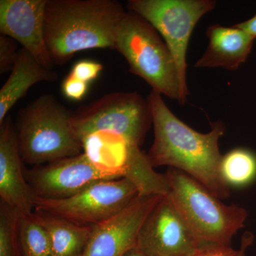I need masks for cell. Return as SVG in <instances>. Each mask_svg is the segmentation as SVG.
<instances>
[{
  "instance_id": "6da1fadb",
  "label": "cell",
  "mask_w": 256,
  "mask_h": 256,
  "mask_svg": "<svg viewBox=\"0 0 256 256\" xmlns=\"http://www.w3.org/2000/svg\"><path fill=\"white\" fill-rule=\"evenodd\" d=\"M150 105L154 139L148 156L153 168L169 166L195 178L218 198H228L230 188L220 172L218 141L225 132L220 121L201 133L185 124L168 107L159 92L152 90Z\"/></svg>"
},
{
  "instance_id": "7a4b0ae2",
  "label": "cell",
  "mask_w": 256,
  "mask_h": 256,
  "mask_svg": "<svg viewBox=\"0 0 256 256\" xmlns=\"http://www.w3.org/2000/svg\"><path fill=\"white\" fill-rule=\"evenodd\" d=\"M126 12L114 0H47L44 38L52 63L64 65L80 50H114Z\"/></svg>"
},
{
  "instance_id": "3957f363",
  "label": "cell",
  "mask_w": 256,
  "mask_h": 256,
  "mask_svg": "<svg viewBox=\"0 0 256 256\" xmlns=\"http://www.w3.org/2000/svg\"><path fill=\"white\" fill-rule=\"evenodd\" d=\"M72 114L50 94L18 110L14 126L23 162L38 166L82 154V143L70 127Z\"/></svg>"
},
{
  "instance_id": "277c9868",
  "label": "cell",
  "mask_w": 256,
  "mask_h": 256,
  "mask_svg": "<svg viewBox=\"0 0 256 256\" xmlns=\"http://www.w3.org/2000/svg\"><path fill=\"white\" fill-rule=\"evenodd\" d=\"M168 196L195 236L204 244L230 246L244 228L248 213L238 205H226L186 173L170 168L164 174Z\"/></svg>"
},
{
  "instance_id": "5b68a950",
  "label": "cell",
  "mask_w": 256,
  "mask_h": 256,
  "mask_svg": "<svg viewBox=\"0 0 256 256\" xmlns=\"http://www.w3.org/2000/svg\"><path fill=\"white\" fill-rule=\"evenodd\" d=\"M114 50L127 60L130 72L142 78L152 90L180 101L174 58L159 32L144 18L126 12L116 28Z\"/></svg>"
},
{
  "instance_id": "8992f818",
  "label": "cell",
  "mask_w": 256,
  "mask_h": 256,
  "mask_svg": "<svg viewBox=\"0 0 256 256\" xmlns=\"http://www.w3.org/2000/svg\"><path fill=\"white\" fill-rule=\"evenodd\" d=\"M214 0H129L130 12L142 16L156 31L168 45L178 69L180 86L178 104L188 100L186 53L194 28L202 16L213 11Z\"/></svg>"
},
{
  "instance_id": "52a82bcc",
  "label": "cell",
  "mask_w": 256,
  "mask_h": 256,
  "mask_svg": "<svg viewBox=\"0 0 256 256\" xmlns=\"http://www.w3.org/2000/svg\"><path fill=\"white\" fill-rule=\"evenodd\" d=\"M152 124L150 105L138 92H114L82 106L73 112L70 127L82 143L98 131H110L140 146Z\"/></svg>"
},
{
  "instance_id": "ba28073f",
  "label": "cell",
  "mask_w": 256,
  "mask_h": 256,
  "mask_svg": "<svg viewBox=\"0 0 256 256\" xmlns=\"http://www.w3.org/2000/svg\"><path fill=\"white\" fill-rule=\"evenodd\" d=\"M139 196L126 178L104 180L64 200L36 197L34 212L60 217L79 225L94 226L109 220Z\"/></svg>"
},
{
  "instance_id": "9c48e42d",
  "label": "cell",
  "mask_w": 256,
  "mask_h": 256,
  "mask_svg": "<svg viewBox=\"0 0 256 256\" xmlns=\"http://www.w3.org/2000/svg\"><path fill=\"white\" fill-rule=\"evenodd\" d=\"M205 244L195 236L166 195L146 217L136 247L148 256H190Z\"/></svg>"
},
{
  "instance_id": "30bf717a",
  "label": "cell",
  "mask_w": 256,
  "mask_h": 256,
  "mask_svg": "<svg viewBox=\"0 0 256 256\" xmlns=\"http://www.w3.org/2000/svg\"><path fill=\"white\" fill-rule=\"evenodd\" d=\"M26 182L38 198H68L94 184L116 180L92 164L84 152L47 164L24 168Z\"/></svg>"
},
{
  "instance_id": "8fae6325",
  "label": "cell",
  "mask_w": 256,
  "mask_h": 256,
  "mask_svg": "<svg viewBox=\"0 0 256 256\" xmlns=\"http://www.w3.org/2000/svg\"><path fill=\"white\" fill-rule=\"evenodd\" d=\"M162 196H138L114 216L92 226L82 256H124L136 246L143 223Z\"/></svg>"
},
{
  "instance_id": "7c38bea8",
  "label": "cell",
  "mask_w": 256,
  "mask_h": 256,
  "mask_svg": "<svg viewBox=\"0 0 256 256\" xmlns=\"http://www.w3.org/2000/svg\"><path fill=\"white\" fill-rule=\"evenodd\" d=\"M47 0H0V32L21 44L38 63L52 70L44 38Z\"/></svg>"
},
{
  "instance_id": "4fadbf2b",
  "label": "cell",
  "mask_w": 256,
  "mask_h": 256,
  "mask_svg": "<svg viewBox=\"0 0 256 256\" xmlns=\"http://www.w3.org/2000/svg\"><path fill=\"white\" fill-rule=\"evenodd\" d=\"M36 198L25 178L14 124L8 116L0 124V198L30 216L34 212Z\"/></svg>"
},
{
  "instance_id": "5bb4252c",
  "label": "cell",
  "mask_w": 256,
  "mask_h": 256,
  "mask_svg": "<svg viewBox=\"0 0 256 256\" xmlns=\"http://www.w3.org/2000/svg\"><path fill=\"white\" fill-rule=\"evenodd\" d=\"M208 44L194 67L237 70L246 62L255 38L235 25L212 24L206 30Z\"/></svg>"
},
{
  "instance_id": "9a60e30c",
  "label": "cell",
  "mask_w": 256,
  "mask_h": 256,
  "mask_svg": "<svg viewBox=\"0 0 256 256\" xmlns=\"http://www.w3.org/2000/svg\"><path fill=\"white\" fill-rule=\"evenodd\" d=\"M82 152L104 172L114 178L127 176L136 153L140 146L131 144L120 134L98 131L82 141Z\"/></svg>"
},
{
  "instance_id": "2e32d148",
  "label": "cell",
  "mask_w": 256,
  "mask_h": 256,
  "mask_svg": "<svg viewBox=\"0 0 256 256\" xmlns=\"http://www.w3.org/2000/svg\"><path fill=\"white\" fill-rule=\"evenodd\" d=\"M57 78L53 70L44 67L28 50L23 48L18 50L14 68L0 89V124L30 88L38 82H55Z\"/></svg>"
},
{
  "instance_id": "e0dca14e",
  "label": "cell",
  "mask_w": 256,
  "mask_h": 256,
  "mask_svg": "<svg viewBox=\"0 0 256 256\" xmlns=\"http://www.w3.org/2000/svg\"><path fill=\"white\" fill-rule=\"evenodd\" d=\"M34 218L50 234L54 256H82L92 226H82L56 216L34 212Z\"/></svg>"
},
{
  "instance_id": "ac0fdd59",
  "label": "cell",
  "mask_w": 256,
  "mask_h": 256,
  "mask_svg": "<svg viewBox=\"0 0 256 256\" xmlns=\"http://www.w3.org/2000/svg\"><path fill=\"white\" fill-rule=\"evenodd\" d=\"M220 172L229 188H244L256 180V154L246 148H238L222 156Z\"/></svg>"
},
{
  "instance_id": "d6986e66",
  "label": "cell",
  "mask_w": 256,
  "mask_h": 256,
  "mask_svg": "<svg viewBox=\"0 0 256 256\" xmlns=\"http://www.w3.org/2000/svg\"><path fill=\"white\" fill-rule=\"evenodd\" d=\"M18 238L22 256H54L50 234L33 216H20Z\"/></svg>"
},
{
  "instance_id": "ffe728a7",
  "label": "cell",
  "mask_w": 256,
  "mask_h": 256,
  "mask_svg": "<svg viewBox=\"0 0 256 256\" xmlns=\"http://www.w3.org/2000/svg\"><path fill=\"white\" fill-rule=\"evenodd\" d=\"M20 216L16 208L0 201V256H18Z\"/></svg>"
},
{
  "instance_id": "44dd1931",
  "label": "cell",
  "mask_w": 256,
  "mask_h": 256,
  "mask_svg": "<svg viewBox=\"0 0 256 256\" xmlns=\"http://www.w3.org/2000/svg\"><path fill=\"white\" fill-rule=\"evenodd\" d=\"M254 239V235L247 232L242 237V245L239 250H234L230 246L207 244L190 256H246V250L252 245Z\"/></svg>"
},
{
  "instance_id": "7402d4cb",
  "label": "cell",
  "mask_w": 256,
  "mask_h": 256,
  "mask_svg": "<svg viewBox=\"0 0 256 256\" xmlns=\"http://www.w3.org/2000/svg\"><path fill=\"white\" fill-rule=\"evenodd\" d=\"M18 50L16 41L5 35L0 36V74L11 72L18 60Z\"/></svg>"
},
{
  "instance_id": "603a6c76",
  "label": "cell",
  "mask_w": 256,
  "mask_h": 256,
  "mask_svg": "<svg viewBox=\"0 0 256 256\" xmlns=\"http://www.w3.org/2000/svg\"><path fill=\"white\" fill-rule=\"evenodd\" d=\"M102 69L104 66L95 60H80L74 64L70 74L82 82L89 84L97 78Z\"/></svg>"
},
{
  "instance_id": "cb8c5ba5",
  "label": "cell",
  "mask_w": 256,
  "mask_h": 256,
  "mask_svg": "<svg viewBox=\"0 0 256 256\" xmlns=\"http://www.w3.org/2000/svg\"><path fill=\"white\" fill-rule=\"evenodd\" d=\"M88 84L69 74L62 82V92L70 100H80L87 94Z\"/></svg>"
},
{
  "instance_id": "d4e9b609",
  "label": "cell",
  "mask_w": 256,
  "mask_h": 256,
  "mask_svg": "<svg viewBox=\"0 0 256 256\" xmlns=\"http://www.w3.org/2000/svg\"><path fill=\"white\" fill-rule=\"evenodd\" d=\"M236 26L244 30L252 38H256V14L246 21L236 24Z\"/></svg>"
},
{
  "instance_id": "484cf974",
  "label": "cell",
  "mask_w": 256,
  "mask_h": 256,
  "mask_svg": "<svg viewBox=\"0 0 256 256\" xmlns=\"http://www.w3.org/2000/svg\"><path fill=\"white\" fill-rule=\"evenodd\" d=\"M124 256H148L144 254V252H140V250H138L136 246L133 247L132 248H131L130 250H128L127 252L124 254Z\"/></svg>"
}]
</instances>
